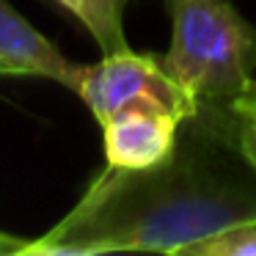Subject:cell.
Masks as SVG:
<instances>
[{
    "label": "cell",
    "instance_id": "1",
    "mask_svg": "<svg viewBox=\"0 0 256 256\" xmlns=\"http://www.w3.org/2000/svg\"><path fill=\"white\" fill-rule=\"evenodd\" d=\"M190 138L166 162L146 171L108 166L69 215L22 254H188L228 228L256 223V174L248 162H223L237 146L232 110H198L188 118Z\"/></svg>",
    "mask_w": 256,
    "mask_h": 256
},
{
    "label": "cell",
    "instance_id": "2",
    "mask_svg": "<svg viewBox=\"0 0 256 256\" xmlns=\"http://www.w3.org/2000/svg\"><path fill=\"white\" fill-rule=\"evenodd\" d=\"M171 44L162 64L196 110H232L254 83L256 25L228 0H166Z\"/></svg>",
    "mask_w": 256,
    "mask_h": 256
},
{
    "label": "cell",
    "instance_id": "3",
    "mask_svg": "<svg viewBox=\"0 0 256 256\" xmlns=\"http://www.w3.org/2000/svg\"><path fill=\"white\" fill-rule=\"evenodd\" d=\"M74 94L86 102V108L94 113L100 124L110 113L132 102H152L168 108L184 122L198 113L190 96L168 74L162 58L152 52H135L132 47L108 52L96 64L83 66Z\"/></svg>",
    "mask_w": 256,
    "mask_h": 256
},
{
    "label": "cell",
    "instance_id": "4",
    "mask_svg": "<svg viewBox=\"0 0 256 256\" xmlns=\"http://www.w3.org/2000/svg\"><path fill=\"white\" fill-rule=\"evenodd\" d=\"M100 127L108 166L122 171H146L174 154L184 118L152 102H132L110 113Z\"/></svg>",
    "mask_w": 256,
    "mask_h": 256
},
{
    "label": "cell",
    "instance_id": "5",
    "mask_svg": "<svg viewBox=\"0 0 256 256\" xmlns=\"http://www.w3.org/2000/svg\"><path fill=\"white\" fill-rule=\"evenodd\" d=\"M80 69V64L66 61L50 39L14 12L8 0H0V74H39L74 91Z\"/></svg>",
    "mask_w": 256,
    "mask_h": 256
},
{
    "label": "cell",
    "instance_id": "6",
    "mask_svg": "<svg viewBox=\"0 0 256 256\" xmlns=\"http://www.w3.org/2000/svg\"><path fill=\"white\" fill-rule=\"evenodd\" d=\"M58 3L83 22L102 56L130 47L124 34V12L130 0H58Z\"/></svg>",
    "mask_w": 256,
    "mask_h": 256
},
{
    "label": "cell",
    "instance_id": "7",
    "mask_svg": "<svg viewBox=\"0 0 256 256\" xmlns=\"http://www.w3.org/2000/svg\"><path fill=\"white\" fill-rule=\"evenodd\" d=\"M193 256H256V223L218 234L212 240L193 245L188 250Z\"/></svg>",
    "mask_w": 256,
    "mask_h": 256
},
{
    "label": "cell",
    "instance_id": "8",
    "mask_svg": "<svg viewBox=\"0 0 256 256\" xmlns=\"http://www.w3.org/2000/svg\"><path fill=\"white\" fill-rule=\"evenodd\" d=\"M232 113L237 116V122L256 127V78H254V83L232 102Z\"/></svg>",
    "mask_w": 256,
    "mask_h": 256
},
{
    "label": "cell",
    "instance_id": "9",
    "mask_svg": "<svg viewBox=\"0 0 256 256\" xmlns=\"http://www.w3.org/2000/svg\"><path fill=\"white\" fill-rule=\"evenodd\" d=\"M237 146H240V152H242L245 162L250 166V171L256 174V127L240 122V127H237Z\"/></svg>",
    "mask_w": 256,
    "mask_h": 256
}]
</instances>
